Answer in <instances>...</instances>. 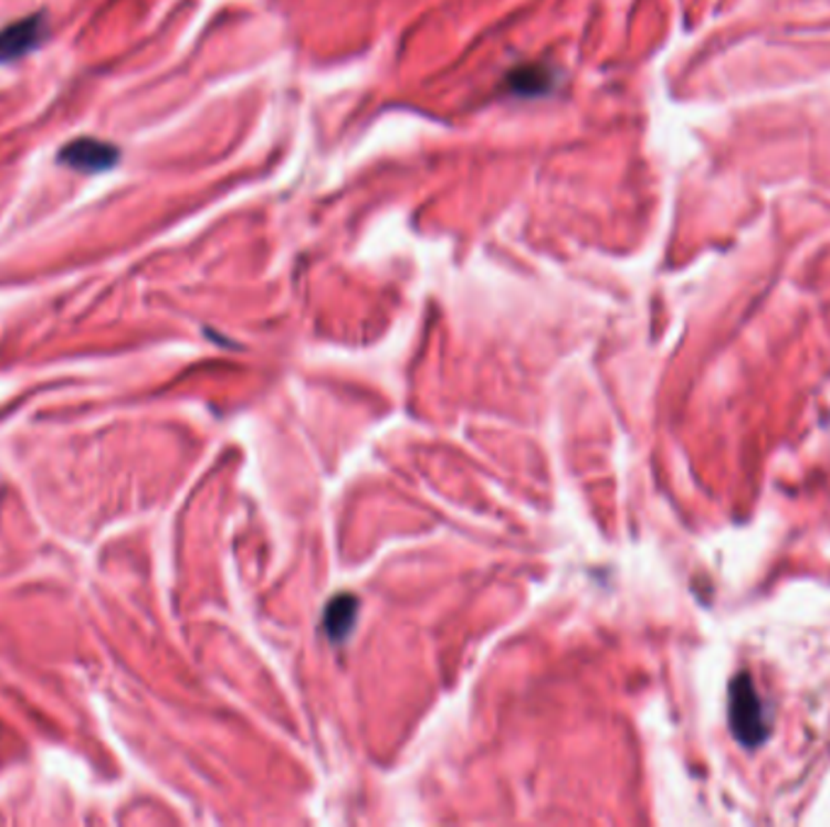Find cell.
<instances>
[{
	"mask_svg": "<svg viewBox=\"0 0 830 827\" xmlns=\"http://www.w3.org/2000/svg\"><path fill=\"white\" fill-rule=\"evenodd\" d=\"M728 721L734 735L746 748H758L767 738V723L763 703L755 695V687L748 675H738L728 689Z\"/></svg>",
	"mask_w": 830,
	"mask_h": 827,
	"instance_id": "cell-1",
	"label": "cell"
},
{
	"mask_svg": "<svg viewBox=\"0 0 830 827\" xmlns=\"http://www.w3.org/2000/svg\"><path fill=\"white\" fill-rule=\"evenodd\" d=\"M117 160L119 148L115 144L93 137L73 139L59 151V163L76 172H83V176H97V172L115 168Z\"/></svg>",
	"mask_w": 830,
	"mask_h": 827,
	"instance_id": "cell-2",
	"label": "cell"
},
{
	"mask_svg": "<svg viewBox=\"0 0 830 827\" xmlns=\"http://www.w3.org/2000/svg\"><path fill=\"white\" fill-rule=\"evenodd\" d=\"M46 36V20L44 15H30L18 22L8 24L0 32V64H10V61L28 56L36 46L44 42Z\"/></svg>",
	"mask_w": 830,
	"mask_h": 827,
	"instance_id": "cell-3",
	"label": "cell"
}]
</instances>
